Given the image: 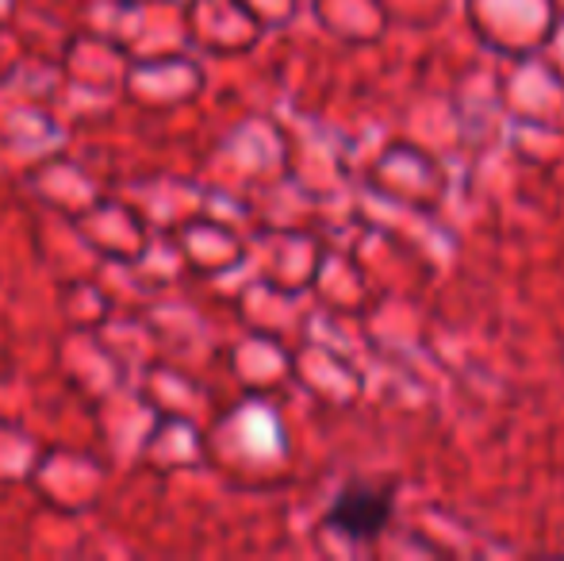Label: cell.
Instances as JSON below:
<instances>
[{
	"instance_id": "1",
	"label": "cell",
	"mask_w": 564,
	"mask_h": 561,
	"mask_svg": "<svg viewBox=\"0 0 564 561\" xmlns=\"http://www.w3.org/2000/svg\"><path fill=\"white\" fill-rule=\"evenodd\" d=\"M392 516H395V500L384 485H372V481H346V485L335 493V500H330L323 524H327V531L341 535L346 542L365 547V542H377L380 535L388 531Z\"/></svg>"
}]
</instances>
